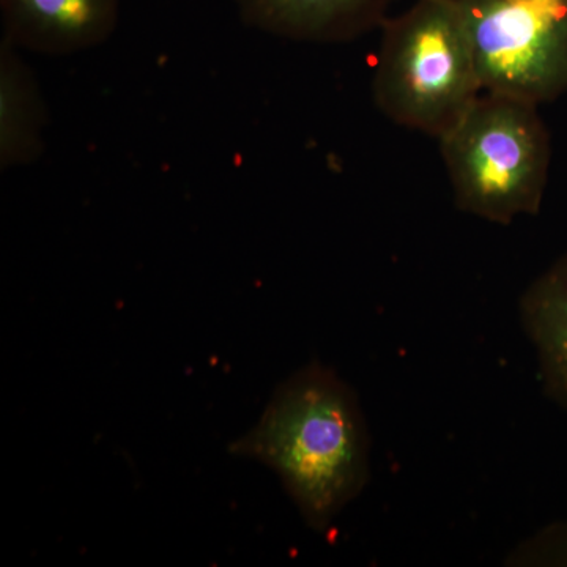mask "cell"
<instances>
[{"label":"cell","mask_w":567,"mask_h":567,"mask_svg":"<svg viewBox=\"0 0 567 567\" xmlns=\"http://www.w3.org/2000/svg\"><path fill=\"white\" fill-rule=\"evenodd\" d=\"M235 457L274 470L306 524L324 532L368 484L369 432L353 388L319 361L276 388Z\"/></svg>","instance_id":"1"},{"label":"cell","mask_w":567,"mask_h":567,"mask_svg":"<svg viewBox=\"0 0 567 567\" xmlns=\"http://www.w3.org/2000/svg\"><path fill=\"white\" fill-rule=\"evenodd\" d=\"M372 95L390 121L439 140L483 93L458 0H415L382 24Z\"/></svg>","instance_id":"2"},{"label":"cell","mask_w":567,"mask_h":567,"mask_svg":"<svg viewBox=\"0 0 567 567\" xmlns=\"http://www.w3.org/2000/svg\"><path fill=\"white\" fill-rule=\"evenodd\" d=\"M439 142L462 212L496 224L539 212L550 140L537 104L483 92Z\"/></svg>","instance_id":"3"},{"label":"cell","mask_w":567,"mask_h":567,"mask_svg":"<svg viewBox=\"0 0 567 567\" xmlns=\"http://www.w3.org/2000/svg\"><path fill=\"white\" fill-rule=\"evenodd\" d=\"M458 2L484 92L539 106L567 91V2Z\"/></svg>","instance_id":"4"},{"label":"cell","mask_w":567,"mask_h":567,"mask_svg":"<svg viewBox=\"0 0 567 567\" xmlns=\"http://www.w3.org/2000/svg\"><path fill=\"white\" fill-rule=\"evenodd\" d=\"M3 40L47 55H69L110 40L121 0H0Z\"/></svg>","instance_id":"5"},{"label":"cell","mask_w":567,"mask_h":567,"mask_svg":"<svg viewBox=\"0 0 567 567\" xmlns=\"http://www.w3.org/2000/svg\"><path fill=\"white\" fill-rule=\"evenodd\" d=\"M249 28L308 43H344L382 28L393 0H234Z\"/></svg>","instance_id":"6"},{"label":"cell","mask_w":567,"mask_h":567,"mask_svg":"<svg viewBox=\"0 0 567 567\" xmlns=\"http://www.w3.org/2000/svg\"><path fill=\"white\" fill-rule=\"evenodd\" d=\"M520 319L536 349L544 393L567 410V252L525 290Z\"/></svg>","instance_id":"7"},{"label":"cell","mask_w":567,"mask_h":567,"mask_svg":"<svg viewBox=\"0 0 567 567\" xmlns=\"http://www.w3.org/2000/svg\"><path fill=\"white\" fill-rule=\"evenodd\" d=\"M18 48L0 44V166L35 162L43 152L47 107L39 84Z\"/></svg>","instance_id":"8"},{"label":"cell","mask_w":567,"mask_h":567,"mask_svg":"<svg viewBox=\"0 0 567 567\" xmlns=\"http://www.w3.org/2000/svg\"><path fill=\"white\" fill-rule=\"evenodd\" d=\"M516 561L567 566V522L547 527L518 548Z\"/></svg>","instance_id":"9"},{"label":"cell","mask_w":567,"mask_h":567,"mask_svg":"<svg viewBox=\"0 0 567 567\" xmlns=\"http://www.w3.org/2000/svg\"><path fill=\"white\" fill-rule=\"evenodd\" d=\"M554 2H567V0H554Z\"/></svg>","instance_id":"10"}]
</instances>
